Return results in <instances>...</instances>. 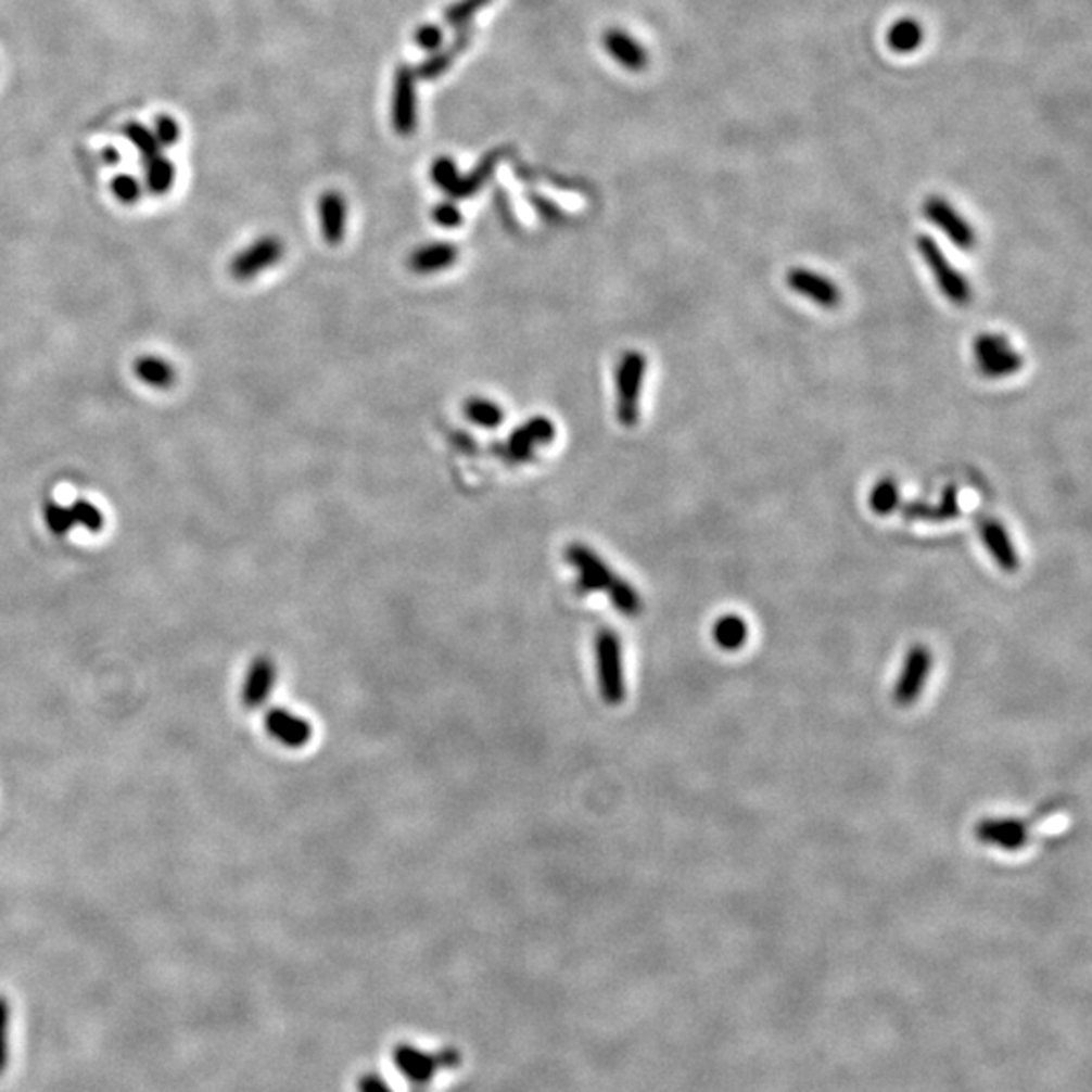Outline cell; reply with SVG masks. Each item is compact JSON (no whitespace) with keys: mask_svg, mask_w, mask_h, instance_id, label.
Returning <instances> with one entry per match:
<instances>
[{"mask_svg":"<svg viewBox=\"0 0 1092 1092\" xmlns=\"http://www.w3.org/2000/svg\"><path fill=\"white\" fill-rule=\"evenodd\" d=\"M648 358L639 351L623 353L615 369V393H618V419L623 428H634L642 414V391L646 381Z\"/></svg>","mask_w":1092,"mask_h":1092,"instance_id":"obj_1","label":"cell"},{"mask_svg":"<svg viewBox=\"0 0 1092 1092\" xmlns=\"http://www.w3.org/2000/svg\"><path fill=\"white\" fill-rule=\"evenodd\" d=\"M595 658H597V678L601 698L609 707H620L627 693L620 635L613 630H599V634L595 637Z\"/></svg>","mask_w":1092,"mask_h":1092,"instance_id":"obj_2","label":"cell"},{"mask_svg":"<svg viewBox=\"0 0 1092 1092\" xmlns=\"http://www.w3.org/2000/svg\"><path fill=\"white\" fill-rule=\"evenodd\" d=\"M916 250H918L920 257L925 259V264L932 271L935 281H937L939 290L943 292L947 300L953 302V304H957V306H967L972 302V295H974L972 283L967 281V278L961 274L957 267L953 266L947 259L945 253L941 252V247L937 245V241L930 239L929 236H918L916 237Z\"/></svg>","mask_w":1092,"mask_h":1092,"instance_id":"obj_3","label":"cell"},{"mask_svg":"<svg viewBox=\"0 0 1092 1092\" xmlns=\"http://www.w3.org/2000/svg\"><path fill=\"white\" fill-rule=\"evenodd\" d=\"M567 561L576 571V593L579 595H591V593H609L613 585L620 581L609 564H607L593 548L581 543H573L567 546L564 553Z\"/></svg>","mask_w":1092,"mask_h":1092,"instance_id":"obj_4","label":"cell"},{"mask_svg":"<svg viewBox=\"0 0 1092 1092\" xmlns=\"http://www.w3.org/2000/svg\"><path fill=\"white\" fill-rule=\"evenodd\" d=\"M285 252L280 237L266 236L253 241L250 247L237 253L229 264V276L236 281L255 280L262 271L280 264Z\"/></svg>","mask_w":1092,"mask_h":1092,"instance_id":"obj_5","label":"cell"},{"mask_svg":"<svg viewBox=\"0 0 1092 1092\" xmlns=\"http://www.w3.org/2000/svg\"><path fill=\"white\" fill-rule=\"evenodd\" d=\"M498 156H487L484 163L473 170L470 177H459L458 168L452 158H437L431 166V178L442 191L452 194L454 199H468L473 192L480 191L484 187L492 170L496 168Z\"/></svg>","mask_w":1092,"mask_h":1092,"instance_id":"obj_6","label":"cell"},{"mask_svg":"<svg viewBox=\"0 0 1092 1092\" xmlns=\"http://www.w3.org/2000/svg\"><path fill=\"white\" fill-rule=\"evenodd\" d=\"M930 670H932V653L927 646L916 644L906 653L901 674L892 690V698L899 707H911L918 700L929 678Z\"/></svg>","mask_w":1092,"mask_h":1092,"instance_id":"obj_7","label":"cell"},{"mask_svg":"<svg viewBox=\"0 0 1092 1092\" xmlns=\"http://www.w3.org/2000/svg\"><path fill=\"white\" fill-rule=\"evenodd\" d=\"M555 433L557 429L550 419L532 417L531 421L520 426L510 435V440L504 445L503 456L510 464H529L541 445H548L555 440Z\"/></svg>","mask_w":1092,"mask_h":1092,"instance_id":"obj_8","label":"cell"},{"mask_svg":"<svg viewBox=\"0 0 1092 1092\" xmlns=\"http://www.w3.org/2000/svg\"><path fill=\"white\" fill-rule=\"evenodd\" d=\"M923 213L932 225H937L960 250H972L975 245V231L972 223L960 215L951 203L941 196H929L923 205Z\"/></svg>","mask_w":1092,"mask_h":1092,"instance_id":"obj_9","label":"cell"},{"mask_svg":"<svg viewBox=\"0 0 1092 1092\" xmlns=\"http://www.w3.org/2000/svg\"><path fill=\"white\" fill-rule=\"evenodd\" d=\"M787 285L808 300L815 302L822 308L840 306L841 290L836 281L829 280L824 274H817L808 267H791L787 271Z\"/></svg>","mask_w":1092,"mask_h":1092,"instance_id":"obj_10","label":"cell"},{"mask_svg":"<svg viewBox=\"0 0 1092 1092\" xmlns=\"http://www.w3.org/2000/svg\"><path fill=\"white\" fill-rule=\"evenodd\" d=\"M415 75L411 67H401L395 75L393 88V128L401 136H411L417 128V91H415Z\"/></svg>","mask_w":1092,"mask_h":1092,"instance_id":"obj_11","label":"cell"},{"mask_svg":"<svg viewBox=\"0 0 1092 1092\" xmlns=\"http://www.w3.org/2000/svg\"><path fill=\"white\" fill-rule=\"evenodd\" d=\"M264 724L269 737L276 738L288 749H302L312 740V724L302 716H295L290 710H267Z\"/></svg>","mask_w":1092,"mask_h":1092,"instance_id":"obj_12","label":"cell"},{"mask_svg":"<svg viewBox=\"0 0 1092 1092\" xmlns=\"http://www.w3.org/2000/svg\"><path fill=\"white\" fill-rule=\"evenodd\" d=\"M276 680H278L276 662L267 656H257L243 682V694H241L243 707L247 710L262 709L271 696Z\"/></svg>","mask_w":1092,"mask_h":1092,"instance_id":"obj_13","label":"cell"},{"mask_svg":"<svg viewBox=\"0 0 1092 1092\" xmlns=\"http://www.w3.org/2000/svg\"><path fill=\"white\" fill-rule=\"evenodd\" d=\"M975 836L986 843L1004 848V850H1018L1026 846L1028 841V826L1026 822L1010 820V817H988L977 822Z\"/></svg>","mask_w":1092,"mask_h":1092,"instance_id":"obj_14","label":"cell"},{"mask_svg":"<svg viewBox=\"0 0 1092 1092\" xmlns=\"http://www.w3.org/2000/svg\"><path fill=\"white\" fill-rule=\"evenodd\" d=\"M979 534H981V541L988 548L991 559L998 562V567L1004 573H1018V550L1010 538V532L1005 531L1004 524L1000 520H983Z\"/></svg>","mask_w":1092,"mask_h":1092,"instance_id":"obj_15","label":"cell"},{"mask_svg":"<svg viewBox=\"0 0 1092 1092\" xmlns=\"http://www.w3.org/2000/svg\"><path fill=\"white\" fill-rule=\"evenodd\" d=\"M902 517L906 520H923V522H947L960 517V496L953 486L947 487L937 504L927 500H911L901 504Z\"/></svg>","mask_w":1092,"mask_h":1092,"instance_id":"obj_16","label":"cell"},{"mask_svg":"<svg viewBox=\"0 0 1092 1092\" xmlns=\"http://www.w3.org/2000/svg\"><path fill=\"white\" fill-rule=\"evenodd\" d=\"M607 53L630 72H644L648 67V53L625 30L609 29L604 35Z\"/></svg>","mask_w":1092,"mask_h":1092,"instance_id":"obj_17","label":"cell"},{"mask_svg":"<svg viewBox=\"0 0 1092 1092\" xmlns=\"http://www.w3.org/2000/svg\"><path fill=\"white\" fill-rule=\"evenodd\" d=\"M458 255L456 245H452L447 241L445 243L437 241V243H429V245L415 250L407 259V266L415 274L426 276V274L442 271V269L454 266L458 262Z\"/></svg>","mask_w":1092,"mask_h":1092,"instance_id":"obj_18","label":"cell"},{"mask_svg":"<svg viewBox=\"0 0 1092 1092\" xmlns=\"http://www.w3.org/2000/svg\"><path fill=\"white\" fill-rule=\"evenodd\" d=\"M322 236L330 245H339L346 229V201L337 191H328L320 196L318 203Z\"/></svg>","mask_w":1092,"mask_h":1092,"instance_id":"obj_19","label":"cell"},{"mask_svg":"<svg viewBox=\"0 0 1092 1092\" xmlns=\"http://www.w3.org/2000/svg\"><path fill=\"white\" fill-rule=\"evenodd\" d=\"M134 374L142 383L166 391L177 383V369L161 356L144 355L134 360Z\"/></svg>","mask_w":1092,"mask_h":1092,"instance_id":"obj_20","label":"cell"},{"mask_svg":"<svg viewBox=\"0 0 1092 1092\" xmlns=\"http://www.w3.org/2000/svg\"><path fill=\"white\" fill-rule=\"evenodd\" d=\"M712 637L721 650H740L749 637V625L740 615L728 613L714 621Z\"/></svg>","mask_w":1092,"mask_h":1092,"instance_id":"obj_21","label":"cell"},{"mask_svg":"<svg viewBox=\"0 0 1092 1092\" xmlns=\"http://www.w3.org/2000/svg\"><path fill=\"white\" fill-rule=\"evenodd\" d=\"M175 178H177V166L170 158H166L163 152L144 163V182L152 194L156 196L166 194L175 187Z\"/></svg>","mask_w":1092,"mask_h":1092,"instance_id":"obj_22","label":"cell"},{"mask_svg":"<svg viewBox=\"0 0 1092 1092\" xmlns=\"http://www.w3.org/2000/svg\"><path fill=\"white\" fill-rule=\"evenodd\" d=\"M975 363H977V370H979L981 377H986V379H1004V377H1012V374H1016L1018 370H1021V367H1024V356L1019 355L1018 351H1014V346H1010V348H1005V351L998 353V355L979 358Z\"/></svg>","mask_w":1092,"mask_h":1092,"instance_id":"obj_23","label":"cell"},{"mask_svg":"<svg viewBox=\"0 0 1092 1092\" xmlns=\"http://www.w3.org/2000/svg\"><path fill=\"white\" fill-rule=\"evenodd\" d=\"M923 43V27L913 18L897 21L888 30V47L897 53H913Z\"/></svg>","mask_w":1092,"mask_h":1092,"instance_id":"obj_24","label":"cell"},{"mask_svg":"<svg viewBox=\"0 0 1092 1092\" xmlns=\"http://www.w3.org/2000/svg\"><path fill=\"white\" fill-rule=\"evenodd\" d=\"M901 487L892 478H883L871 492V510L878 517H888L901 508Z\"/></svg>","mask_w":1092,"mask_h":1092,"instance_id":"obj_25","label":"cell"},{"mask_svg":"<svg viewBox=\"0 0 1092 1092\" xmlns=\"http://www.w3.org/2000/svg\"><path fill=\"white\" fill-rule=\"evenodd\" d=\"M464 411L468 415V419L480 426V428L496 429L503 426L504 411L503 407L494 401L484 399V397H472V399L466 401V407Z\"/></svg>","mask_w":1092,"mask_h":1092,"instance_id":"obj_26","label":"cell"},{"mask_svg":"<svg viewBox=\"0 0 1092 1092\" xmlns=\"http://www.w3.org/2000/svg\"><path fill=\"white\" fill-rule=\"evenodd\" d=\"M122 132H124V136L132 142V147L140 152L142 163H147V161L154 158V156H158V154L163 152V150H161L163 147L158 144L156 136H154V132H152L150 128H147L144 124L130 122V124H126V126H124V130H122Z\"/></svg>","mask_w":1092,"mask_h":1092,"instance_id":"obj_27","label":"cell"},{"mask_svg":"<svg viewBox=\"0 0 1092 1092\" xmlns=\"http://www.w3.org/2000/svg\"><path fill=\"white\" fill-rule=\"evenodd\" d=\"M609 599L613 607L623 613L625 618H637L644 609V604H642V595L625 581L621 579L613 585V589L609 591Z\"/></svg>","mask_w":1092,"mask_h":1092,"instance_id":"obj_28","label":"cell"},{"mask_svg":"<svg viewBox=\"0 0 1092 1092\" xmlns=\"http://www.w3.org/2000/svg\"><path fill=\"white\" fill-rule=\"evenodd\" d=\"M69 512H72V518H74L75 526H81V529H86L89 532H100L104 529L105 518L102 515V510L96 504L89 503V500L77 498L69 506Z\"/></svg>","mask_w":1092,"mask_h":1092,"instance_id":"obj_29","label":"cell"},{"mask_svg":"<svg viewBox=\"0 0 1092 1092\" xmlns=\"http://www.w3.org/2000/svg\"><path fill=\"white\" fill-rule=\"evenodd\" d=\"M43 517L47 529L53 532L55 536H65L75 526L69 508L63 506V504L55 503V500H47L45 503Z\"/></svg>","mask_w":1092,"mask_h":1092,"instance_id":"obj_30","label":"cell"},{"mask_svg":"<svg viewBox=\"0 0 1092 1092\" xmlns=\"http://www.w3.org/2000/svg\"><path fill=\"white\" fill-rule=\"evenodd\" d=\"M11 1021L13 1010L4 995H0V1077L11 1064Z\"/></svg>","mask_w":1092,"mask_h":1092,"instance_id":"obj_31","label":"cell"},{"mask_svg":"<svg viewBox=\"0 0 1092 1092\" xmlns=\"http://www.w3.org/2000/svg\"><path fill=\"white\" fill-rule=\"evenodd\" d=\"M112 192L116 194L119 203L124 205H134L142 199V182L134 175H116L114 180H112Z\"/></svg>","mask_w":1092,"mask_h":1092,"instance_id":"obj_32","label":"cell"},{"mask_svg":"<svg viewBox=\"0 0 1092 1092\" xmlns=\"http://www.w3.org/2000/svg\"><path fill=\"white\" fill-rule=\"evenodd\" d=\"M1010 340L1004 334H995V332H983L979 337H975L974 340V356L975 360L979 358H988V356L998 355L1002 353L1005 348H1010Z\"/></svg>","mask_w":1092,"mask_h":1092,"instance_id":"obj_33","label":"cell"},{"mask_svg":"<svg viewBox=\"0 0 1092 1092\" xmlns=\"http://www.w3.org/2000/svg\"><path fill=\"white\" fill-rule=\"evenodd\" d=\"M490 0H461L458 4L449 7L447 13H445V18L449 25L454 27H464L470 18H472L480 9H484Z\"/></svg>","mask_w":1092,"mask_h":1092,"instance_id":"obj_34","label":"cell"},{"mask_svg":"<svg viewBox=\"0 0 1092 1092\" xmlns=\"http://www.w3.org/2000/svg\"><path fill=\"white\" fill-rule=\"evenodd\" d=\"M152 132L156 136L161 147H175L180 138V126H178L177 119L170 118V116H158L154 119Z\"/></svg>","mask_w":1092,"mask_h":1092,"instance_id":"obj_35","label":"cell"},{"mask_svg":"<svg viewBox=\"0 0 1092 1092\" xmlns=\"http://www.w3.org/2000/svg\"><path fill=\"white\" fill-rule=\"evenodd\" d=\"M452 58H454V55H452V53H445V51H442V53H435L433 58H429L426 63H421V65H419V69L415 72V75H421V77H437V75H442L443 72L449 67Z\"/></svg>","mask_w":1092,"mask_h":1092,"instance_id":"obj_36","label":"cell"},{"mask_svg":"<svg viewBox=\"0 0 1092 1092\" xmlns=\"http://www.w3.org/2000/svg\"><path fill=\"white\" fill-rule=\"evenodd\" d=\"M433 221L440 223L445 229H456L459 223L464 221L461 213L452 203H442L433 208Z\"/></svg>","mask_w":1092,"mask_h":1092,"instance_id":"obj_37","label":"cell"},{"mask_svg":"<svg viewBox=\"0 0 1092 1092\" xmlns=\"http://www.w3.org/2000/svg\"><path fill=\"white\" fill-rule=\"evenodd\" d=\"M415 41H417L419 47H423L426 51H437L443 43L442 29L435 27V25H426V27L417 30Z\"/></svg>","mask_w":1092,"mask_h":1092,"instance_id":"obj_38","label":"cell"},{"mask_svg":"<svg viewBox=\"0 0 1092 1092\" xmlns=\"http://www.w3.org/2000/svg\"><path fill=\"white\" fill-rule=\"evenodd\" d=\"M102 156H104L105 164H110V166H116L119 163V152L116 148H105Z\"/></svg>","mask_w":1092,"mask_h":1092,"instance_id":"obj_39","label":"cell"}]
</instances>
